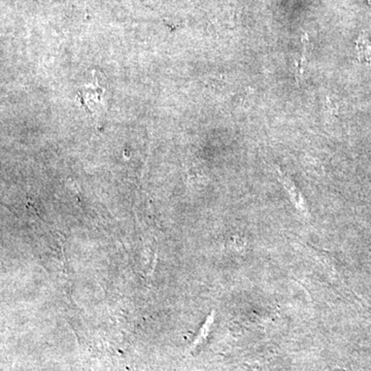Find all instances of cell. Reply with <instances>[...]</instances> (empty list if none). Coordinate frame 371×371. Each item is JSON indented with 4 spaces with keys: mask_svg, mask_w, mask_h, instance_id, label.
I'll use <instances>...</instances> for the list:
<instances>
[{
    "mask_svg": "<svg viewBox=\"0 0 371 371\" xmlns=\"http://www.w3.org/2000/svg\"><path fill=\"white\" fill-rule=\"evenodd\" d=\"M357 50L361 60L371 62V34H363L360 36L358 40Z\"/></svg>",
    "mask_w": 371,
    "mask_h": 371,
    "instance_id": "cell-2",
    "label": "cell"
},
{
    "mask_svg": "<svg viewBox=\"0 0 371 371\" xmlns=\"http://www.w3.org/2000/svg\"><path fill=\"white\" fill-rule=\"evenodd\" d=\"M277 173H279V179L281 181L282 185L287 191L289 197H290L291 201L294 205L296 210L300 212L301 214L305 217V218H310V212L309 205H307V199H305V195L301 193L300 189L296 186V184L292 181L288 175H286L283 171L277 168Z\"/></svg>",
    "mask_w": 371,
    "mask_h": 371,
    "instance_id": "cell-1",
    "label": "cell"
}]
</instances>
